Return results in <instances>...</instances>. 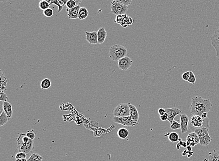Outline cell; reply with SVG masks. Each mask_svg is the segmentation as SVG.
<instances>
[{
  "mask_svg": "<svg viewBox=\"0 0 219 161\" xmlns=\"http://www.w3.org/2000/svg\"><path fill=\"white\" fill-rule=\"evenodd\" d=\"M213 104L209 99H204L200 96L193 97L191 99V110L192 115L201 116L205 112L208 113Z\"/></svg>",
  "mask_w": 219,
  "mask_h": 161,
  "instance_id": "cell-1",
  "label": "cell"
},
{
  "mask_svg": "<svg viewBox=\"0 0 219 161\" xmlns=\"http://www.w3.org/2000/svg\"><path fill=\"white\" fill-rule=\"evenodd\" d=\"M128 50L121 45L115 44L111 47L109 51V57L112 60L118 61L120 59L126 57Z\"/></svg>",
  "mask_w": 219,
  "mask_h": 161,
  "instance_id": "cell-2",
  "label": "cell"
},
{
  "mask_svg": "<svg viewBox=\"0 0 219 161\" xmlns=\"http://www.w3.org/2000/svg\"><path fill=\"white\" fill-rule=\"evenodd\" d=\"M195 132L196 133L200 139V143L202 146H207L210 144L212 138L209 136L208 128L206 127L200 128L195 129Z\"/></svg>",
  "mask_w": 219,
  "mask_h": 161,
  "instance_id": "cell-3",
  "label": "cell"
},
{
  "mask_svg": "<svg viewBox=\"0 0 219 161\" xmlns=\"http://www.w3.org/2000/svg\"><path fill=\"white\" fill-rule=\"evenodd\" d=\"M114 117H125L130 116V108L128 103H120L113 110Z\"/></svg>",
  "mask_w": 219,
  "mask_h": 161,
  "instance_id": "cell-4",
  "label": "cell"
},
{
  "mask_svg": "<svg viewBox=\"0 0 219 161\" xmlns=\"http://www.w3.org/2000/svg\"><path fill=\"white\" fill-rule=\"evenodd\" d=\"M111 4V13L116 16L125 15L129 8L128 6L114 1H112Z\"/></svg>",
  "mask_w": 219,
  "mask_h": 161,
  "instance_id": "cell-5",
  "label": "cell"
},
{
  "mask_svg": "<svg viewBox=\"0 0 219 161\" xmlns=\"http://www.w3.org/2000/svg\"><path fill=\"white\" fill-rule=\"evenodd\" d=\"M113 121L115 123L122 125L125 126L132 127L138 124L139 123L134 121L131 119L130 116L125 117H114Z\"/></svg>",
  "mask_w": 219,
  "mask_h": 161,
  "instance_id": "cell-6",
  "label": "cell"
},
{
  "mask_svg": "<svg viewBox=\"0 0 219 161\" xmlns=\"http://www.w3.org/2000/svg\"><path fill=\"white\" fill-rule=\"evenodd\" d=\"M18 148L20 152L29 154L34 148V142L32 140L30 139L28 143L18 142Z\"/></svg>",
  "mask_w": 219,
  "mask_h": 161,
  "instance_id": "cell-7",
  "label": "cell"
},
{
  "mask_svg": "<svg viewBox=\"0 0 219 161\" xmlns=\"http://www.w3.org/2000/svg\"><path fill=\"white\" fill-rule=\"evenodd\" d=\"M204 122V119L202 118L200 115H193L189 120V125L190 128H201Z\"/></svg>",
  "mask_w": 219,
  "mask_h": 161,
  "instance_id": "cell-8",
  "label": "cell"
},
{
  "mask_svg": "<svg viewBox=\"0 0 219 161\" xmlns=\"http://www.w3.org/2000/svg\"><path fill=\"white\" fill-rule=\"evenodd\" d=\"M133 63V61L129 57H125L118 61V66L120 69L122 70H128Z\"/></svg>",
  "mask_w": 219,
  "mask_h": 161,
  "instance_id": "cell-9",
  "label": "cell"
},
{
  "mask_svg": "<svg viewBox=\"0 0 219 161\" xmlns=\"http://www.w3.org/2000/svg\"><path fill=\"white\" fill-rule=\"evenodd\" d=\"M210 39L212 46L216 52L217 58L219 59V27L217 29L215 30L214 35Z\"/></svg>",
  "mask_w": 219,
  "mask_h": 161,
  "instance_id": "cell-10",
  "label": "cell"
},
{
  "mask_svg": "<svg viewBox=\"0 0 219 161\" xmlns=\"http://www.w3.org/2000/svg\"><path fill=\"white\" fill-rule=\"evenodd\" d=\"M165 111L168 114V118L167 120L170 123H172L174 118L178 115L182 114V111L177 108H166Z\"/></svg>",
  "mask_w": 219,
  "mask_h": 161,
  "instance_id": "cell-11",
  "label": "cell"
},
{
  "mask_svg": "<svg viewBox=\"0 0 219 161\" xmlns=\"http://www.w3.org/2000/svg\"><path fill=\"white\" fill-rule=\"evenodd\" d=\"M189 117L185 114H181L180 116V124L181 125V131L182 134H184L188 131V125L189 123Z\"/></svg>",
  "mask_w": 219,
  "mask_h": 161,
  "instance_id": "cell-12",
  "label": "cell"
},
{
  "mask_svg": "<svg viewBox=\"0 0 219 161\" xmlns=\"http://www.w3.org/2000/svg\"><path fill=\"white\" fill-rule=\"evenodd\" d=\"M186 144L187 146H195L196 145L200 143V139L198 136L195 132H192L187 136L186 138Z\"/></svg>",
  "mask_w": 219,
  "mask_h": 161,
  "instance_id": "cell-13",
  "label": "cell"
},
{
  "mask_svg": "<svg viewBox=\"0 0 219 161\" xmlns=\"http://www.w3.org/2000/svg\"><path fill=\"white\" fill-rule=\"evenodd\" d=\"M86 40L91 44H99L98 41V37H97V32L96 31H92V32H88L86 31Z\"/></svg>",
  "mask_w": 219,
  "mask_h": 161,
  "instance_id": "cell-14",
  "label": "cell"
},
{
  "mask_svg": "<svg viewBox=\"0 0 219 161\" xmlns=\"http://www.w3.org/2000/svg\"><path fill=\"white\" fill-rule=\"evenodd\" d=\"M80 8V5H77L75 7L71 9L67 8L66 11L67 12V16L70 19H76L78 18Z\"/></svg>",
  "mask_w": 219,
  "mask_h": 161,
  "instance_id": "cell-15",
  "label": "cell"
},
{
  "mask_svg": "<svg viewBox=\"0 0 219 161\" xmlns=\"http://www.w3.org/2000/svg\"><path fill=\"white\" fill-rule=\"evenodd\" d=\"M130 108V116L132 120L139 123V113L135 106L128 103Z\"/></svg>",
  "mask_w": 219,
  "mask_h": 161,
  "instance_id": "cell-16",
  "label": "cell"
},
{
  "mask_svg": "<svg viewBox=\"0 0 219 161\" xmlns=\"http://www.w3.org/2000/svg\"><path fill=\"white\" fill-rule=\"evenodd\" d=\"M107 32L104 28H100L97 31V37L99 44H102L106 40Z\"/></svg>",
  "mask_w": 219,
  "mask_h": 161,
  "instance_id": "cell-17",
  "label": "cell"
},
{
  "mask_svg": "<svg viewBox=\"0 0 219 161\" xmlns=\"http://www.w3.org/2000/svg\"><path fill=\"white\" fill-rule=\"evenodd\" d=\"M3 110L9 118H12L13 109L12 105L8 101L3 102Z\"/></svg>",
  "mask_w": 219,
  "mask_h": 161,
  "instance_id": "cell-18",
  "label": "cell"
},
{
  "mask_svg": "<svg viewBox=\"0 0 219 161\" xmlns=\"http://www.w3.org/2000/svg\"><path fill=\"white\" fill-rule=\"evenodd\" d=\"M88 16V11L85 7H80L79 10L78 18L80 20H84L87 18Z\"/></svg>",
  "mask_w": 219,
  "mask_h": 161,
  "instance_id": "cell-19",
  "label": "cell"
},
{
  "mask_svg": "<svg viewBox=\"0 0 219 161\" xmlns=\"http://www.w3.org/2000/svg\"><path fill=\"white\" fill-rule=\"evenodd\" d=\"M0 76H1V92H3L6 89V88L7 84L8 81L3 72L1 70Z\"/></svg>",
  "mask_w": 219,
  "mask_h": 161,
  "instance_id": "cell-20",
  "label": "cell"
},
{
  "mask_svg": "<svg viewBox=\"0 0 219 161\" xmlns=\"http://www.w3.org/2000/svg\"><path fill=\"white\" fill-rule=\"evenodd\" d=\"M117 136L120 139H125L128 137L129 132L127 128H120L118 129L117 132Z\"/></svg>",
  "mask_w": 219,
  "mask_h": 161,
  "instance_id": "cell-21",
  "label": "cell"
},
{
  "mask_svg": "<svg viewBox=\"0 0 219 161\" xmlns=\"http://www.w3.org/2000/svg\"><path fill=\"white\" fill-rule=\"evenodd\" d=\"M51 85V81L48 78H45L40 83V87L42 89H46L50 88Z\"/></svg>",
  "mask_w": 219,
  "mask_h": 161,
  "instance_id": "cell-22",
  "label": "cell"
},
{
  "mask_svg": "<svg viewBox=\"0 0 219 161\" xmlns=\"http://www.w3.org/2000/svg\"><path fill=\"white\" fill-rule=\"evenodd\" d=\"M208 161H219V150H214L209 155Z\"/></svg>",
  "mask_w": 219,
  "mask_h": 161,
  "instance_id": "cell-23",
  "label": "cell"
},
{
  "mask_svg": "<svg viewBox=\"0 0 219 161\" xmlns=\"http://www.w3.org/2000/svg\"><path fill=\"white\" fill-rule=\"evenodd\" d=\"M168 139L172 143H176L179 140L178 134L175 132H170L168 135Z\"/></svg>",
  "mask_w": 219,
  "mask_h": 161,
  "instance_id": "cell-24",
  "label": "cell"
},
{
  "mask_svg": "<svg viewBox=\"0 0 219 161\" xmlns=\"http://www.w3.org/2000/svg\"><path fill=\"white\" fill-rule=\"evenodd\" d=\"M9 118L5 112L3 111L0 116V126H3L4 125L6 124L9 121Z\"/></svg>",
  "mask_w": 219,
  "mask_h": 161,
  "instance_id": "cell-25",
  "label": "cell"
},
{
  "mask_svg": "<svg viewBox=\"0 0 219 161\" xmlns=\"http://www.w3.org/2000/svg\"><path fill=\"white\" fill-rule=\"evenodd\" d=\"M43 159V157L40 156V154L34 153L31 154L29 158L28 159V161H42Z\"/></svg>",
  "mask_w": 219,
  "mask_h": 161,
  "instance_id": "cell-26",
  "label": "cell"
},
{
  "mask_svg": "<svg viewBox=\"0 0 219 161\" xmlns=\"http://www.w3.org/2000/svg\"><path fill=\"white\" fill-rule=\"evenodd\" d=\"M50 6L49 3L46 1H40V3H39V7L41 10H44L47 8H49V7Z\"/></svg>",
  "mask_w": 219,
  "mask_h": 161,
  "instance_id": "cell-27",
  "label": "cell"
},
{
  "mask_svg": "<svg viewBox=\"0 0 219 161\" xmlns=\"http://www.w3.org/2000/svg\"><path fill=\"white\" fill-rule=\"evenodd\" d=\"M54 14L53 10L51 8H48L43 11V14L46 18H51Z\"/></svg>",
  "mask_w": 219,
  "mask_h": 161,
  "instance_id": "cell-28",
  "label": "cell"
},
{
  "mask_svg": "<svg viewBox=\"0 0 219 161\" xmlns=\"http://www.w3.org/2000/svg\"><path fill=\"white\" fill-rule=\"evenodd\" d=\"M170 127L172 130H176L181 128V125L176 121L174 120L171 124Z\"/></svg>",
  "mask_w": 219,
  "mask_h": 161,
  "instance_id": "cell-29",
  "label": "cell"
},
{
  "mask_svg": "<svg viewBox=\"0 0 219 161\" xmlns=\"http://www.w3.org/2000/svg\"><path fill=\"white\" fill-rule=\"evenodd\" d=\"M50 5H56L59 8V10H58V12L60 13L62 11V9H63V7H64L60 5V3H59V1L58 0H51V2Z\"/></svg>",
  "mask_w": 219,
  "mask_h": 161,
  "instance_id": "cell-30",
  "label": "cell"
},
{
  "mask_svg": "<svg viewBox=\"0 0 219 161\" xmlns=\"http://www.w3.org/2000/svg\"><path fill=\"white\" fill-rule=\"evenodd\" d=\"M112 1L120 3L126 5L127 6L130 5L132 3V0H113Z\"/></svg>",
  "mask_w": 219,
  "mask_h": 161,
  "instance_id": "cell-31",
  "label": "cell"
},
{
  "mask_svg": "<svg viewBox=\"0 0 219 161\" xmlns=\"http://www.w3.org/2000/svg\"><path fill=\"white\" fill-rule=\"evenodd\" d=\"M196 81V79L195 76V74L192 71H190V77H189V79H188V82H189L190 83L195 84Z\"/></svg>",
  "mask_w": 219,
  "mask_h": 161,
  "instance_id": "cell-32",
  "label": "cell"
},
{
  "mask_svg": "<svg viewBox=\"0 0 219 161\" xmlns=\"http://www.w3.org/2000/svg\"><path fill=\"white\" fill-rule=\"evenodd\" d=\"M76 6H77V5H76V3L73 0H69L66 4V6L69 9L73 8L76 7Z\"/></svg>",
  "mask_w": 219,
  "mask_h": 161,
  "instance_id": "cell-33",
  "label": "cell"
},
{
  "mask_svg": "<svg viewBox=\"0 0 219 161\" xmlns=\"http://www.w3.org/2000/svg\"><path fill=\"white\" fill-rule=\"evenodd\" d=\"M190 76V71L184 72L182 75V78L184 81H188Z\"/></svg>",
  "mask_w": 219,
  "mask_h": 161,
  "instance_id": "cell-34",
  "label": "cell"
},
{
  "mask_svg": "<svg viewBox=\"0 0 219 161\" xmlns=\"http://www.w3.org/2000/svg\"><path fill=\"white\" fill-rule=\"evenodd\" d=\"M8 97L7 96L6 94L3 91L1 92V95H0V100L3 101V102H6L8 100Z\"/></svg>",
  "mask_w": 219,
  "mask_h": 161,
  "instance_id": "cell-35",
  "label": "cell"
},
{
  "mask_svg": "<svg viewBox=\"0 0 219 161\" xmlns=\"http://www.w3.org/2000/svg\"><path fill=\"white\" fill-rule=\"evenodd\" d=\"M26 154H25V153H24V152H19V153H18V154H16V159L26 158Z\"/></svg>",
  "mask_w": 219,
  "mask_h": 161,
  "instance_id": "cell-36",
  "label": "cell"
},
{
  "mask_svg": "<svg viewBox=\"0 0 219 161\" xmlns=\"http://www.w3.org/2000/svg\"><path fill=\"white\" fill-rule=\"evenodd\" d=\"M26 135L30 139L32 140H33L35 138H36V135H35V133L32 132V131H28V132L26 133Z\"/></svg>",
  "mask_w": 219,
  "mask_h": 161,
  "instance_id": "cell-37",
  "label": "cell"
},
{
  "mask_svg": "<svg viewBox=\"0 0 219 161\" xmlns=\"http://www.w3.org/2000/svg\"><path fill=\"white\" fill-rule=\"evenodd\" d=\"M181 146L184 147H187V145L186 143L185 142H182L181 141H180V142L177 145L176 147L178 149H179L180 148Z\"/></svg>",
  "mask_w": 219,
  "mask_h": 161,
  "instance_id": "cell-38",
  "label": "cell"
},
{
  "mask_svg": "<svg viewBox=\"0 0 219 161\" xmlns=\"http://www.w3.org/2000/svg\"><path fill=\"white\" fill-rule=\"evenodd\" d=\"M168 118V115L167 113H165V114H163V115H162V116H160V119L163 121H165L167 120Z\"/></svg>",
  "mask_w": 219,
  "mask_h": 161,
  "instance_id": "cell-39",
  "label": "cell"
},
{
  "mask_svg": "<svg viewBox=\"0 0 219 161\" xmlns=\"http://www.w3.org/2000/svg\"><path fill=\"white\" fill-rule=\"evenodd\" d=\"M158 112L160 116H162V115H163V114H165L166 113V111H165V109L161 108H160L158 109Z\"/></svg>",
  "mask_w": 219,
  "mask_h": 161,
  "instance_id": "cell-40",
  "label": "cell"
},
{
  "mask_svg": "<svg viewBox=\"0 0 219 161\" xmlns=\"http://www.w3.org/2000/svg\"><path fill=\"white\" fill-rule=\"evenodd\" d=\"M58 1H59L60 5L64 7L65 5H66V4L69 0H58Z\"/></svg>",
  "mask_w": 219,
  "mask_h": 161,
  "instance_id": "cell-41",
  "label": "cell"
},
{
  "mask_svg": "<svg viewBox=\"0 0 219 161\" xmlns=\"http://www.w3.org/2000/svg\"><path fill=\"white\" fill-rule=\"evenodd\" d=\"M3 101H1L0 102V114L3 113Z\"/></svg>",
  "mask_w": 219,
  "mask_h": 161,
  "instance_id": "cell-42",
  "label": "cell"
},
{
  "mask_svg": "<svg viewBox=\"0 0 219 161\" xmlns=\"http://www.w3.org/2000/svg\"><path fill=\"white\" fill-rule=\"evenodd\" d=\"M201 118H202L204 119H207V117H208V113L205 112V113H203V114H202L201 116Z\"/></svg>",
  "mask_w": 219,
  "mask_h": 161,
  "instance_id": "cell-43",
  "label": "cell"
},
{
  "mask_svg": "<svg viewBox=\"0 0 219 161\" xmlns=\"http://www.w3.org/2000/svg\"><path fill=\"white\" fill-rule=\"evenodd\" d=\"M73 1H74L76 3L77 5H79L81 3V2H82V0H73Z\"/></svg>",
  "mask_w": 219,
  "mask_h": 161,
  "instance_id": "cell-44",
  "label": "cell"
},
{
  "mask_svg": "<svg viewBox=\"0 0 219 161\" xmlns=\"http://www.w3.org/2000/svg\"><path fill=\"white\" fill-rule=\"evenodd\" d=\"M16 161H28L26 158L16 159Z\"/></svg>",
  "mask_w": 219,
  "mask_h": 161,
  "instance_id": "cell-45",
  "label": "cell"
},
{
  "mask_svg": "<svg viewBox=\"0 0 219 161\" xmlns=\"http://www.w3.org/2000/svg\"><path fill=\"white\" fill-rule=\"evenodd\" d=\"M187 150H188V151H189V152H190V151H191V150H192V148H191V146H187Z\"/></svg>",
  "mask_w": 219,
  "mask_h": 161,
  "instance_id": "cell-46",
  "label": "cell"
},
{
  "mask_svg": "<svg viewBox=\"0 0 219 161\" xmlns=\"http://www.w3.org/2000/svg\"><path fill=\"white\" fill-rule=\"evenodd\" d=\"M40 1H46V2H48V3H50L51 2V0H40Z\"/></svg>",
  "mask_w": 219,
  "mask_h": 161,
  "instance_id": "cell-47",
  "label": "cell"
},
{
  "mask_svg": "<svg viewBox=\"0 0 219 161\" xmlns=\"http://www.w3.org/2000/svg\"><path fill=\"white\" fill-rule=\"evenodd\" d=\"M0 1H1V2H7L8 0H0Z\"/></svg>",
  "mask_w": 219,
  "mask_h": 161,
  "instance_id": "cell-48",
  "label": "cell"
}]
</instances>
